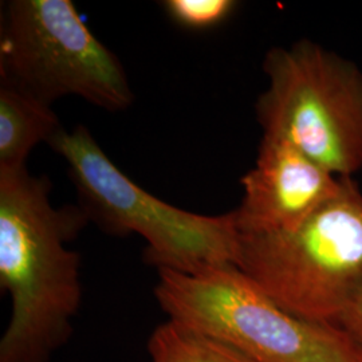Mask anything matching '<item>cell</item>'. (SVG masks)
I'll return each instance as SVG.
<instances>
[{"mask_svg": "<svg viewBox=\"0 0 362 362\" xmlns=\"http://www.w3.org/2000/svg\"><path fill=\"white\" fill-rule=\"evenodd\" d=\"M52 189L27 167L0 170V286L13 302L0 362L50 361L81 306V255L69 243L90 220L79 204L55 207Z\"/></svg>", "mask_w": 362, "mask_h": 362, "instance_id": "6da1fadb", "label": "cell"}, {"mask_svg": "<svg viewBox=\"0 0 362 362\" xmlns=\"http://www.w3.org/2000/svg\"><path fill=\"white\" fill-rule=\"evenodd\" d=\"M49 145L65 160L79 206L113 235L145 239V259L157 270L194 274L236 266L239 230L233 211L208 216L170 206L130 180L89 129L61 128Z\"/></svg>", "mask_w": 362, "mask_h": 362, "instance_id": "7a4b0ae2", "label": "cell"}, {"mask_svg": "<svg viewBox=\"0 0 362 362\" xmlns=\"http://www.w3.org/2000/svg\"><path fill=\"white\" fill-rule=\"evenodd\" d=\"M236 267L287 313L337 326L362 287V192H339L293 231L239 233Z\"/></svg>", "mask_w": 362, "mask_h": 362, "instance_id": "3957f363", "label": "cell"}, {"mask_svg": "<svg viewBox=\"0 0 362 362\" xmlns=\"http://www.w3.org/2000/svg\"><path fill=\"white\" fill-rule=\"evenodd\" d=\"M157 272L156 299L169 320L255 362H362L361 350L342 329L287 313L236 266L194 274Z\"/></svg>", "mask_w": 362, "mask_h": 362, "instance_id": "277c9868", "label": "cell"}, {"mask_svg": "<svg viewBox=\"0 0 362 362\" xmlns=\"http://www.w3.org/2000/svg\"><path fill=\"white\" fill-rule=\"evenodd\" d=\"M269 83L255 105L263 136L293 144L338 177L362 169V70L300 39L263 59Z\"/></svg>", "mask_w": 362, "mask_h": 362, "instance_id": "5b68a950", "label": "cell"}, {"mask_svg": "<svg viewBox=\"0 0 362 362\" xmlns=\"http://www.w3.org/2000/svg\"><path fill=\"white\" fill-rule=\"evenodd\" d=\"M1 82L45 104L79 97L107 112L134 101L115 52L97 38L70 0H11L0 28Z\"/></svg>", "mask_w": 362, "mask_h": 362, "instance_id": "8992f818", "label": "cell"}, {"mask_svg": "<svg viewBox=\"0 0 362 362\" xmlns=\"http://www.w3.org/2000/svg\"><path fill=\"white\" fill-rule=\"evenodd\" d=\"M342 180L293 144L262 136L255 165L242 177L240 206L233 209L238 230L293 231L339 192Z\"/></svg>", "mask_w": 362, "mask_h": 362, "instance_id": "52a82bcc", "label": "cell"}, {"mask_svg": "<svg viewBox=\"0 0 362 362\" xmlns=\"http://www.w3.org/2000/svg\"><path fill=\"white\" fill-rule=\"evenodd\" d=\"M61 128L52 105L0 82V170L27 167L31 151Z\"/></svg>", "mask_w": 362, "mask_h": 362, "instance_id": "ba28073f", "label": "cell"}, {"mask_svg": "<svg viewBox=\"0 0 362 362\" xmlns=\"http://www.w3.org/2000/svg\"><path fill=\"white\" fill-rule=\"evenodd\" d=\"M148 351L152 362H255L223 341L169 318L149 337Z\"/></svg>", "mask_w": 362, "mask_h": 362, "instance_id": "9c48e42d", "label": "cell"}, {"mask_svg": "<svg viewBox=\"0 0 362 362\" xmlns=\"http://www.w3.org/2000/svg\"><path fill=\"white\" fill-rule=\"evenodd\" d=\"M165 13L179 26L208 30L227 21L238 7L233 0H167Z\"/></svg>", "mask_w": 362, "mask_h": 362, "instance_id": "30bf717a", "label": "cell"}, {"mask_svg": "<svg viewBox=\"0 0 362 362\" xmlns=\"http://www.w3.org/2000/svg\"><path fill=\"white\" fill-rule=\"evenodd\" d=\"M337 326L342 329L362 351V287L351 299Z\"/></svg>", "mask_w": 362, "mask_h": 362, "instance_id": "8fae6325", "label": "cell"}]
</instances>
